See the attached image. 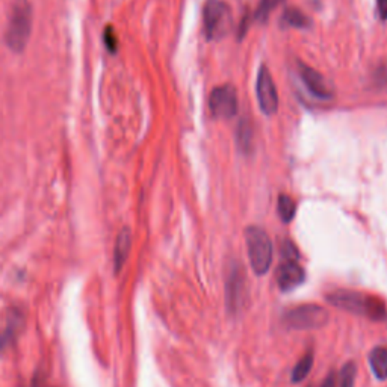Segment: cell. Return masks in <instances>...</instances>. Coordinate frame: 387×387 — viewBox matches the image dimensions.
<instances>
[{
  "label": "cell",
  "mask_w": 387,
  "mask_h": 387,
  "mask_svg": "<svg viewBox=\"0 0 387 387\" xmlns=\"http://www.w3.org/2000/svg\"><path fill=\"white\" fill-rule=\"evenodd\" d=\"M325 298L333 307L359 316H366L374 321L382 320L386 315L384 301L374 297V295H368L359 291L339 289L330 292Z\"/></svg>",
  "instance_id": "6da1fadb"
},
{
  "label": "cell",
  "mask_w": 387,
  "mask_h": 387,
  "mask_svg": "<svg viewBox=\"0 0 387 387\" xmlns=\"http://www.w3.org/2000/svg\"><path fill=\"white\" fill-rule=\"evenodd\" d=\"M30 30H32V6L27 0H15L11 6L5 35L8 47L17 53L25 50Z\"/></svg>",
  "instance_id": "7a4b0ae2"
},
{
  "label": "cell",
  "mask_w": 387,
  "mask_h": 387,
  "mask_svg": "<svg viewBox=\"0 0 387 387\" xmlns=\"http://www.w3.org/2000/svg\"><path fill=\"white\" fill-rule=\"evenodd\" d=\"M245 242L250 257V265L256 276H265L272 263V242L268 233L257 225L245 230Z\"/></svg>",
  "instance_id": "3957f363"
},
{
  "label": "cell",
  "mask_w": 387,
  "mask_h": 387,
  "mask_svg": "<svg viewBox=\"0 0 387 387\" xmlns=\"http://www.w3.org/2000/svg\"><path fill=\"white\" fill-rule=\"evenodd\" d=\"M233 27L232 10L223 0H206L203 8V29L208 40L217 41L230 34Z\"/></svg>",
  "instance_id": "277c9868"
},
{
  "label": "cell",
  "mask_w": 387,
  "mask_h": 387,
  "mask_svg": "<svg viewBox=\"0 0 387 387\" xmlns=\"http://www.w3.org/2000/svg\"><path fill=\"white\" fill-rule=\"evenodd\" d=\"M286 329L297 331L321 330L330 322L327 309L318 305H302L291 309L283 318Z\"/></svg>",
  "instance_id": "5b68a950"
},
{
  "label": "cell",
  "mask_w": 387,
  "mask_h": 387,
  "mask_svg": "<svg viewBox=\"0 0 387 387\" xmlns=\"http://www.w3.org/2000/svg\"><path fill=\"white\" fill-rule=\"evenodd\" d=\"M247 280L241 263H234L225 278V307L232 316L242 312L247 302Z\"/></svg>",
  "instance_id": "8992f818"
},
{
  "label": "cell",
  "mask_w": 387,
  "mask_h": 387,
  "mask_svg": "<svg viewBox=\"0 0 387 387\" xmlns=\"http://www.w3.org/2000/svg\"><path fill=\"white\" fill-rule=\"evenodd\" d=\"M209 109L217 120H230L238 113V91L232 85H221L212 91Z\"/></svg>",
  "instance_id": "52a82bcc"
},
{
  "label": "cell",
  "mask_w": 387,
  "mask_h": 387,
  "mask_svg": "<svg viewBox=\"0 0 387 387\" xmlns=\"http://www.w3.org/2000/svg\"><path fill=\"white\" fill-rule=\"evenodd\" d=\"M257 100H259L261 109L267 115H274L278 109V93L276 88L274 79L267 67H261L259 74H257Z\"/></svg>",
  "instance_id": "ba28073f"
},
{
  "label": "cell",
  "mask_w": 387,
  "mask_h": 387,
  "mask_svg": "<svg viewBox=\"0 0 387 387\" xmlns=\"http://www.w3.org/2000/svg\"><path fill=\"white\" fill-rule=\"evenodd\" d=\"M298 71L302 83H305V87L310 94L316 98H320V100H330L333 97V91L330 89L329 83L325 82L321 73H318L315 68L305 64L300 65Z\"/></svg>",
  "instance_id": "9c48e42d"
},
{
  "label": "cell",
  "mask_w": 387,
  "mask_h": 387,
  "mask_svg": "<svg viewBox=\"0 0 387 387\" xmlns=\"http://www.w3.org/2000/svg\"><path fill=\"white\" fill-rule=\"evenodd\" d=\"M277 285L283 292H289L301 286L306 280V271L298 262H283L276 272Z\"/></svg>",
  "instance_id": "30bf717a"
},
{
  "label": "cell",
  "mask_w": 387,
  "mask_h": 387,
  "mask_svg": "<svg viewBox=\"0 0 387 387\" xmlns=\"http://www.w3.org/2000/svg\"><path fill=\"white\" fill-rule=\"evenodd\" d=\"M132 247V233L129 229H123L120 232L115 244V252H113V263H115V271L123 268V265L127 259L129 253H131Z\"/></svg>",
  "instance_id": "8fae6325"
},
{
  "label": "cell",
  "mask_w": 387,
  "mask_h": 387,
  "mask_svg": "<svg viewBox=\"0 0 387 387\" xmlns=\"http://www.w3.org/2000/svg\"><path fill=\"white\" fill-rule=\"evenodd\" d=\"M369 365L378 380H387V348H374L369 354Z\"/></svg>",
  "instance_id": "7c38bea8"
},
{
  "label": "cell",
  "mask_w": 387,
  "mask_h": 387,
  "mask_svg": "<svg viewBox=\"0 0 387 387\" xmlns=\"http://www.w3.org/2000/svg\"><path fill=\"white\" fill-rule=\"evenodd\" d=\"M253 126L250 124L248 120H242L236 132V144L242 153H250L253 150Z\"/></svg>",
  "instance_id": "4fadbf2b"
},
{
  "label": "cell",
  "mask_w": 387,
  "mask_h": 387,
  "mask_svg": "<svg viewBox=\"0 0 387 387\" xmlns=\"http://www.w3.org/2000/svg\"><path fill=\"white\" fill-rule=\"evenodd\" d=\"M313 368V354L307 353L302 355V357L298 360L297 365L294 366L292 369V383H301L305 382L307 375L310 374V371Z\"/></svg>",
  "instance_id": "5bb4252c"
},
{
  "label": "cell",
  "mask_w": 387,
  "mask_h": 387,
  "mask_svg": "<svg viewBox=\"0 0 387 387\" xmlns=\"http://www.w3.org/2000/svg\"><path fill=\"white\" fill-rule=\"evenodd\" d=\"M295 212H297V204L291 199L289 195H280L278 197V215L283 223H291Z\"/></svg>",
  "instance_id": "9a60e30c"
},
{
  "label": "cell",
  "mask_w": 387,
  "mask_h": 387,
  "mask_svg": "<svg viewBox=\"0 0 387 387\" xmlns=\"http://www.w3.org/2000/svg\"><path fill=\"white\" fill-rule=\"evenodd\" d=\"M283 23L286 26L305 29L309 26V19L297 8H287L283 14Z\"/></svg>",
  "instance_id": "2e32d148"
},
{
  "label": "cell",
  "mask_w": 387,
  "mask_h": 387,
  "mask_svg": "<svg viewBox=\"0 0 387 387\" xmlns=\"http://www.w3.org/2000/svg\"><path fill=\"white\" fill-rule=\"evenodd\" d=\"M355 375H357V368L353 362H348L340 369V374L338 378V386L339 387H354L355 383Z\"/></svg>",
  "instance_id": "e0dca14e"
},
{
  "label": "cell",
  "mask_w": 387,
  "mask_h": 387,
  "mask_svg": "<svg viewBox=\"0 0 387 387\" xmlns=\"http://www.w3.org/2000/svg\"><path fill=\"white\" fill-rule=\"evenodd\" d=\"M282 2L283 0H261L259 6H257L256 14H254V19L259 21H265L269 17V14L274 11Z\"/></svg>",
  "instance_id": "ac0fdd59"
},
{
  "label": "cell",
  "mask_w": 387,
  "mask_h": 387,
  "mask_svg": "<svg viewBox=\"0 0 387 387\" xmlns=\"http://www.w3.org/2000/svg\"><path fill=\"white\" fill-rule=\"evenodd\" d=\"M280 253L285 257V262H298V250L289 239L282 241V244H280Z\"/></svg>",
  "instance_id": "d6986e66"
},
{
  "label": "cell",
  "mask_w": 387,
  "mask_h": 387,
  "mask_svg": "<svg viewBox=\"0 0 387 387\" xmlns=\"http://www.w3.org/2000/svg\"><path fill=\"white\" fill-rule=\"evenodd\" d=\"M374 79L380 87L387 85V65H380L377 68V73L374 76Z\"/></svg>",
  "instance_id": "ffe728a7"
},
{
  "label": "cell",
  "mask_w": 387,
  "mask_h": 387,
  "mask_svg": "<svg viewBox=\"0 0 387 387\" xmlns=\"http://www.w3.org/2000/svg\"><path fill=\"white\" fill-rule=\"evenodd\" d=\"M104 41H106V45H108V49L112 50V52H115L117 49V40H115V36H113V32H112V29L108 27L106 29V35H104Z\"/></svg>",
  "instance_id": "44dd1931"
},
{
  "label": "cell",
  "mask_w": 387,
  "mask_h": 387,
  "mask_svg": "<svg viewBox=\"0 0 387 387\" xmlns=\"http://www.w3.org/2000/svg\"><path fill=\"white\" fill-rule=\"evenodd\" d=\"M377 10L378 15L383 21L387 20V0H377Z\"/></svg>",
  "instance_id": "7402d4cb"
},
{
  "label": "cell",
  "mask_w": 387,
  "mask_h": 387,
  "mask_svg": "<svg viewBox=\"0 0 387 387\" xmlns=\"http://www.w3.org/2000/svg\"><path fill=\"white\" fill-rule=\"evenodd\" d=\"M320 387H338V377L336 374H329L325 377V380L321 383Z\"/></svg>",
  "instance_id": "603a6c76"
}]
</instances>
